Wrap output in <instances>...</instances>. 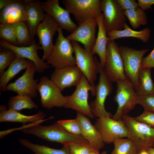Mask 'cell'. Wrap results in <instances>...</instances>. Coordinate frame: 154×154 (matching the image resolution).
Instances as JSON below:
<instances>
[{"label":"cell","instance_id":"11","mask_svg":"<svg viewBox=\"0 0 154 154\" xmlns=\"http://www.w3.org/2000/svg\"><path fill=\"white\" fill-rule=\"evenodd\" d=\"M94 125L105 143L110 144L116 139L127 137L128 129L122 119L116 120L111 117H102L98 118Z\"/></svg>","mask_w":154,"mask_h":154},{"label":"cell","instance_id":"31","mask_svg":"<svg viewBox=\"0 0 154 154\" xmlns=\"http://www.w3.org/2000/svg\"><path fill=\"white\" fill-rule=\"evenodd\" d=\"M124 14L132 28L136 29L141 25H147L148 19L145 11L139 6L135 9L124 11Z\"/></svg>","mask_w":154,"mask_h":154},{"label":"cell","instance_id":"44","mask_svg":"<svg viewBox=\"0 0 154 154\" xmlns=\"http://www.w3.org/2000/svg\"><path fill=\"white\" fill-rule=\"evenodd\" d=\"M89 154H100V153L99 152H98L95 150H93L91 151Z\"/></svg>","mask_w":154,"mask_h":154},{"label":"cell","instance_id":"42","mask_svg":"<svg viewBox=\"0 0 154 154\" xmlns=\"http://www.w3.org/2000/svg\"><path fill=\"white\" fill-rule=\"evenodd\" d=\"M137 154H149L146 149H142Z\"/></svg>","mask_w":154,"mask_h":154},{"label":"cell","instance_id":"5","mask_svg":"<svg viewBox=\"0 0 154 154\" xmlns=\"http://www.w3.org/2000/svg\"><path fill=\"white\" fill-rule=\"evenodd\" d=\"M94 58L100 73L99 79L98 84L96 86V98L90 103L89 105L94 117H111L112 116L111 114L106 110L105 103L107 96L112 92V82L106 75L104 67L101 65L96 57Z\"/></svg>","mask_w":154,"mask_h":154},{"label":"cell","instance_id":"32","mask_svg":"<svg viewBox=\"0 0 154 154\" xmlns=\"http://www.w3.org/2000/svg\"><path fill=\"white\" fill-rule=\"evenodd\" d=\"M14 25L15 29L18 46H24L31 45L32 40L29 29L25 22H20Z\"/></svg>","mask_w":154,"mask_h":154},{"label":"cell","instance_id":"23","mask_svg":"<svg viewBox=\"0 0 154 154\" xmlns=\"http://www.w3.org/2000/svg\"><path fill=\"white\" fill-rule=\"evenodd\" d=\"M46 115L42 111L39 110L36 114L27 116L15 110L7 109L6 107L1 105L0 107V122H18L25 123L29 122H35L44 120Z\"/></svg>","mask_w":154,"mask_h":154},{"label":"cell","instance_id":"15","mask_svg":"<svg viewBox=\"0 0 154 154\" xmlns=\"http://www.w3.org/2000/svg\"><path fill=\"white\" fill-rule=\"evenodd\" d=\"M59 27L55 21L46 13L44 19L37 27L36 35L39 40L38 44L41 45L43 51L41 59L44 61L47 60L52 52L54 45L53 37Z\"/></svg>","mask_w":154,"mask_h":154},{"label":"cell","instance_id":"18","mask_svg":"<svg viewBox=\"0 0 154 154\" xmlns=\"http://www.w3.org/2000/svg\"><path fill=\"white\" fill-rule=\"evenodd\" d=\"M76 29L66 38L70 41L79 42L85 49L91 50L96 39V19L83 21L78 24Z\"/></svg>","mask_w":154,"mask_h":154},{"label":"cell","instance_id":"43","mask_svg":"<svg viewBox=\"0 0 154 154\" xmlns=\"http://www.w3.org/2000/svg\"><path fill=\"white\" fill-rule=\"evenodd\" d=\"M149 154H154V148L152 147H149L147 149Z\"/></svg>","mask_w":154,"mask_h":154},{"label":"cell","instance_id":"22","mask_svg":"<svg viewBox=\"0 0 154 154\" xmlns=\"http://www.w3.org/2000/svg\"><path fill=\"white\" fill-rule=\"evenodd\" d=\"M25 10L27 16L25 23L32 40L36 35L37 27L44 19L45 13L42 2L37 0H29L25 5Z\"/></svg>","mask_w":154,"mask_h":154},{"label":"cell","instance_id":"25","mask_svg":"<svg viewBox=\"0 0 154 154\" xmlns=\"http://www.w3.org/2000/svg\"><path fill=\"white\" fill-rule=\"evenodd\" d=\"M30 60L16 56L12 61L8 68L0 76V91H5L9 82L22 70L26 69Z\"/></svg>","mask_w":154,"mask_h":154},{"label":"cell","instance_id":"14","mask_svg":"<svg viewBox=\"0 0 154 154\" xmlns=\"http://www.w3.org/2000/svg\"><path fill=\"white\" fill-rule=\"evenodd\" d=\"M36 70L34 63L30 61L25 72L14 82L7 85L6 90L11 91L18 95H27L32 99L38 95L37 86L39 80L35 79L34 75Z\"/></svg>","mask_w":154,"mask_h":154},{"label":"cell","instance_id":"30","mask_svg":"<svg viewBox=\"0 0 154 154\" xmlns=\"http://www.w3.org/2000/svg\"><path fill=\"white\" fill-rule=\"evenodd\" d=\"M114 148L111 154H137L141 150L132 139L120 138L113 143Z\"/></svg>","mask_w":154,"mask_h":154},{"label":"cell","instance_id":"20","mask_svg":"<svg viewBox=\"0 0 154 154\" xmlns=\"http://www.w3.org/2000/svg\"><path fill=\"white\" fill-rule=\"evenodd\" d=\"M29 0H11L0 10V23L14 24L27 20L25 5Z\"/></svg>","mask_w":154,"mask_h":154},{"label":"cell","instance_id":"28","mask_svg":"<svg viewBox=\"0 0 154 154\" xmlns=\"http://www.w3.org/2000/svg\"><path fill=\"white\" fill-rule=\"evenodd\" d=\"M151 68H142L140 70L138 77L137 92L139 96L154 94V83L151 77Z\"/></svg>","mask_w":154,"mask_h":154},{"label":"cell","instance_id":"19","mask_svg":"<svg viewBox=\"0 0 154 154\" xmlns=\"http://www.w3.org/2000/svg\"><path fill=\"white\" fill-rule=\"evenodd\" d=\"M83 74L76 65L55 69L50 76V79L62 91L67 88L76 86Z\"/></svg>","mask_w":154,"mask_h":154},{"label":"cell","instance_id":"12","mask_svg":"<svg viewBox=\"0 0 154 154\" xmlns=\"http://www.w3.org/2000/svg\"><path fill=\"white\" fill-rule=\"evenodd\" d=\"M101 9L104 15V25L107 33L124 29L127 19L124 11L116 0H102Z\"/></svg>","mask_w":154,"mask_h":154},{"label":"cell","instance_id":"10","mask_svg":"<svg viewBox=\"0 0 154 154\" xmlns=\"http://www.w3.org/2000/svg\"><path fill=\"white\" fill-rule=\"evenodd\" d=\"M37 89L40 94L42 106L48 110L54 107H64L67 102V96H64L60 90L47 76L40 78Z\"/></svg>","mask_w":154,"mask_h":154},{"label":"cell","instance_id":"36","mask_svg":"<svg viewBox=\"0 0 154 154\" xmlns=\"http://www.w3.org/2000/svg\"><path fill=\"white\" fill-rule=\"evenodd\" d=\"M69 145L70 154H89L91 151L95 150L88 142L71 143Z\"/></svg>","mask_w":154,"mask_h":154},{"label":"cell","instance_id":"1","mask_svg":"<svg viewBox=\"0 0 154 154\" xmlns=\"http://www.w3.org/2000/svg\"><path fill=\"white\" fill-rule=\"evenodd\" d=\"M21 130L24 133L32 134L49 141L60 143L63 146L88 142L82 135H75L68 132L57 122L48 125L39 124Z\"/></svg>","mask_w":154,"mask_h":154},{"label":"cell","instance_id":"39","mask_svg":"<svg viewBox=\"0 0 154 154\" xmlns=\"http://www.w3.org/2000/svg\"><path fill=\"white\" fill-rule=\"evenodd\" d=\"M121 8L124 11L131 10L139 7L135 0H116Z\"/></svg>","mask_w":154,"mask_h":154},{"label":"cell","instance_id":"8","mask_svg":"<svg viewBox=\"0 0 154 154\" xmlns=\"http://www.w3.org/2000/svg\"><path fill=\"white\" fill-rule=\"evenodd\" d=\"M100 0H63L65 7L74 16L78 24L96 19L102 13Z\"/></svg>","mask_w":154,"mask_h":154},{"label":"cell","instance_id":"16","mask_svg":"<svg viewBox=\"0 0 154 154\" xmlns=\"http://www.w3.org/2000/svg\"><path fill=\"white\" fill-rule=\"evenodd\" d=\"M0 45L2 48L14 52L16 56L28 59L32 61L35 66L37 72L42 73L50 67L46 62L43 61L39 57L37 51L38 49H42V48L38 44L36 43L34 39L32 40L31 45L29 46H15L1 39L0 40Z\"/></svg>","mask_w":154,"mask_h":154},{"label":"cell","instance_id":"6","mask_svg":"<svg viewBox=\"0 0 154 154\" xmlns=\"http://www.w3.org/2000/svg\"><path fill=\"white\" fill-rule=\"evenodd\" d=\"M122 119L128 129L127 138L132 139L141 149H147L154 143V128L126 115Z\"/></svg>","mask_w":154,"mask_h":154},{"label":"cell","instance_id":"46","mask_svg":"<svg viewBox=\"0 0 154 154\" xmlns=\"http://www.w3.org/2000/svg\"><path fill=\"white\" fill-rule=\"evenodd\" d=\"M152 147L154 148V143L153 144V145Z\"/></svg>","mask_w":154,"mask_h":154},{"label":"cell","instance_id":"41","mask_svg":"<svg viewBox=\"0 0 154 154\" xmlns=\"http://www.w3.org/2000/svg\"><path fill=\"white\" fill-rule=\"evenodd\" d=\"M139 6L145 11L151 9V6L154 5V0H138Z\"/></svg>","mask_w":154,"mask_h":154},{"label":"cell","instance_id":"33","mask_svg":"<svg viewBox=\"0 0 154 154\" xmlns=\"http://www.w3.org/2000/svg\"><path fill=\"white\" fill-rule=\"evenodd\" d=\"M0 38L11 44L18 46L14 24H0Z\"/></svg>","mask_w":154,"mask_h":154},{"label":"cell","instance_id":"27","mask_svg":"<svg viewBox=\"0 0 154 154\" xmlns=\"http://www.w3.org/2000/svg\"><path fill=\"white\" fill-rule=\"evenodd\" d=\"M21 144L30 149L34 154H70L69 145L63 146L61 149L51 148L45 145L32 143L26 139H20Z\"/></svg>","mask_w":154,"mask_h":154},{"label":"cell","instance_id":"21","mask_svg":"<svg viewBox=\"0 0 154 154\" xmlns=\"http://www.w3.org/2000/svg\"><path fill=\"white\" fill-rule=\"evenodd\" d=\"M80 128L81 135L96 151L99 152L105 146L102 137L89 117L77 112L76 117Z\"/></svg>","mask_w":154,"mask_h":154},{"label":"cell","instance_id":"7","mask_svg":"<svg viewBox=\"0 0 154 154\" xmlns=\"http://www.w3.org/2000/svg\"><path fill=\"white\" fill-rule=\"evenodd\" d=\"M119 48L125 75L137 92L138 77L141 69L142 61L144 55L149 49L137 50L124 46H120Z\"/></svg>","mask_w":154,"mask_h":154},{"label":"cell","instance_id":"34","mask_svg":"<svg viewBox=\"0 0 154 154\" xmlns=\"http://www.w3.org/2000/svg\"><path fill=\"white\" fill-rule=\"evenodd\" d=\"M0 52V76L16 57L13 51L1 47Z\"/></svg>","mask_w":154,"mask_h":154},{"label":"cell","instance_id":"3","mask_svg":"<svg viewBox=\"0 0 154 154\" xmlns=\"http://www.w3.org/2000/svg\"><path fill=\"white\" fill-rule=\"evenodd\" d=\"M62 29L59 27L58 37L46 62L55 69L76 65L74 48L70 41L64 36Z\"/></svg>","mask_w":154,"mask_h":154},{"label":"cell","instance_id":"13","mask_svg":"<svg viewBox=\"0 0 154 154\" xmlns=\"http://www.w3.org/2000/svg\"><path fill=\"white\" fill-rule=\"evenodd\" d=\"M71 43L74 50L76 66L86 77L89 83L93 86H96L94 82L99 71L91 50L83 48L78 42L71 41Z\"/></svg>","mask_w":154,"mask_h":154},{"label":"cell","instance_id":"17","mask_svg":"<svg viewBox=\"0 0 154 154\" xmlns=\"http://www.w3.org/2000/svg\"><path fill=\"white\" fill-rule=\"evenodd\" d=\"M42 5L45 13L51 16L62 29L71 33L78 27L72 20L68 11L60 6L58 0H47L42 2Z\"/></svg>","mask_w":154,"mask_h":154},{"label":"cell","instance_id":"40","mask_svg":"<svg viewBox=\"0 0 154 154\" xmlns=\"http://www.w3.org/2000/svg\"><path fill=\"white\" fill-rule=\"evenodd\" d=\"M154 68V48L148 55L143 58L141 68Z\"/></svg>","mask_w":154,"mask_h":154},{"label":"cell","instance_id":"38","mask_svg":"<svg viewBox=\"0 0 154 154\" xmlns=\"http://www.w3.org/2000/svg\"><path fill=\"white\" fill-rule=\"evenodd\" d=\"M137 120L154 128V113L144 110L139 116L134 117Z\"/></svg>","mask_w":154,"mask_h":154},{"label":"cell","instance_id":"37","mask_svg":"<svg viewBox=\"0 0 154 154\" xmlns=\"http://www.w3.org/2000/svg\"><path fill=\"white\" fill-rule=\"evenodd\" d=\"M138 104L143 107L144 110L154 113V94L139 95Z\"/></svg>","mask_w":154,"mask_h":154},{"label":"cell","instance_id":"35","mask_svg":"<svg viewBox=\"0 0 154 154\" xmlns=\"http://www.w3.org/2000/svg\"><path fill=\"white\" fill-rule=\"evenodd\" d=\"M56 122L64 130L69 133L75 135H81L80 127L76 118L60 120Z\"/></svg>","mask_w":154,"mask_h":154},{"label":"cell","instance_id":"2","mask_svg":"<svg viewBox=\"0 0 154 154\" xmlns=\"http://www.w3.org/2000/svg\"><path fill=\"white\" fill-rule=\"evenodd\" d=\"M116 82L117 89L114 99L117 104V108L111 117L117 120L127 115L138 104L139 95L127 78L125 80H118Z\"/></svg>","mask_w":154,"mask_h":154},{"label":"cell","instance_id":"9","mask_svg":"<svg viewBox=\"0 0 154 154\" xmlns=\"http://www.w3.org/2000/svg\"><path fill=\"white\" fill-rule=\"evenodd\" d=\"M104 70L112 82L119 79H127L124 72L123 63L119 47L114 40H109L107 45Z\"/></svg>","mask_w":154,"mask_h":154},{"label":"cell","instance_id":"29","mask_svg":"<svg viewBox=\"0 0 154 154\" xmlns=\"http://www.w3.org/2000/svg\"><path fill=\"white\" fill-rule=\"evenodd\" d=\"M8 109L19 111L24 109H32L38 108L29 96L18 95L11 96L7 103Z\"/></svg>","mask_w":154,"mask_h":154},{"label":"cell","instance_id":"4","mask_svg":"<svg viewBox=\"0 0 154 154\" xmlns=\"http://www.w3.org/2000/svg\"><path fill=\"white\" fill-rule=\"evenodd\" d=\"M89 91H91L92 96H95L96 86L91 85L83 74L72 94L67 96V101L64 107L72 109L92 119L94 118V117L88 102Z\"/></svg>","mask_w":154,"mask_h":154},{"label":"cell","instance_id":"24","mask_svg":"<svg viewBox=\"0 0 154 154\" xmlns=\"http://www.w3.org/2000/svg\"><path fill=\"white\" fill-rule=\"evenodd\" d=\"M104 19L102 13L96 18L98 32L95 43L91 50L93 55L95 54L98 55L100 64L103 67L104 66L106 60L107 45L110 40L104 27Z\"/></svg>","mask_w":154,"mask_h":154},{"label":"cell","instance_id":"26","mask_svg":"<svg viewBox=\"0 0 154 154\" xmlns=\"http://www.w3.org/2000/svg\"><path fill=\"white\" fill-rule=\"evenodd\" d=\"M151 34V31L148 28H145L140 31H136L131 29L126 23L123 30L110 31L107 33V35L110 40H114L122 38L132 37L137 38L143 42L146 43L149 40Z\"/></svg>","mask_w":154,"mask_h":154},{"label":"cell","instance_id":"45","mask_svg":"<svg viewBox=\"0 0 154 154\" xmlns=\"http://www.w3.org/2000/svg\"><path fill=\"white\" fill-rule=\"evenodd\" d=\"M101 154H107V151H104L102 152Z\"/></svg>","mask_w":154,"mask_h":154}]
</instances>
